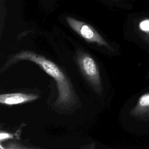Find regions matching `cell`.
Instances as JSON below:
<instances>
[{
	"mask_svg": "<svg viewBox=\"0 0 149 149\" xmlns=\"http://www.w3.org/2000/svg\"><path fill=\"white\" fill-rule=\"evenodd\" d=\"M37 98L38 96L34 94L21 93L3 94L0 95V102L5 105H12L32 101Z\"/></svg>",
	"mask_w": 149,
	"mask_h": 149,
	"instance_id": "cell-4",
	"label": "cell"
},
{
	"mask_svg": "<svg viewBox=\"0 0 149 149\" xmlns=\"http://www.w3.org/2000/svg\"><path fill=\"white\" fill-rule=\"evenodd\" d=\"M13 135L12 134L6 133V132H1L0 134V140L2 141L4 140H7L9 139H12Z\"/></svg>",
	"mask_w": 149,
	"mask_h": 149,
	"instance_id": "cell-7",
	"label": "cell"
},
{
	"mask_svg": "<svg viewBox=\"0 0 149 149\" xmlns=\"http://www.w3.org/2000/svg\"><path fill=\"white\" fill-rule=\"evenodd\" d=\"M77 62L82 73L97 92H101V78L98 66L89 54L81 52L77 56Z\"/></svg>",
	"mask_w": 149,
	"mask_h": 149,
	"instance_id": "cell-2",
	"label": "cell"
},
{
	"mask_svg": "<svg viewBox=\"0 0 149 149\" xmlns=\"http://www.w3.org/2000/svg\"><path fill=\"white\" fill-rule=\"evenodd\" d=\"M131 113L135 116L149 117V92L139 98L136 105L131 111Z\"/></svg>",
	"mask_w": 149,
	"mask_h": 149,
	"instance_id": "cell-5",
	"label": "cell"
},
{
	"mask_svg": "<svg viewBox=\"0 0 149 149\" xmlns=\"http://www.w3.org/2000/svg\"><path fill=\"white\" fill-rule=\"evenodd\" d=\"M66 20L71 29L87 42H95L106 47L109 46L102 37L90 24L70 16H67Z\"/></svg>",
	"mask_w": 149,
	"mask_h": 149,
	"instance_id": "cell-3",
	"label": "cell"
},
{
	"mask_svg": "<svg viewBox=\"0 0 149 149\" xmlns=\"http://www.w3.org/2000/svg\"><path fill=\"white\" fill-rule=\"evenodd\" d=\"M139 27L142 31L149 32V19H145L141 21L139 24Z\"/></svg>",
	"mask_w": 149,
	"mask_h": 149,
	"instance_id": "cell-6",
	"label": "cell"
},
{
	"mask_svg": "<svg viewBox=\"0 0 149 149\" xmlns=\"http://www.w3.org/2000/svg\"><path fill=\"white\" fill-rule=\"evenodd\" d=\"M15 61L26 60L38 65L45 72L55 80L58 90L57 105H67L73 101V91L69 80L62 70L52 61L42 55L30 51H23L13 57Z\"/></svg>",
	"mask_w": 149,
	"mask_h": 149,
	"instance_id": "cell-1",
	"label": "cell"
}]
</instances>
